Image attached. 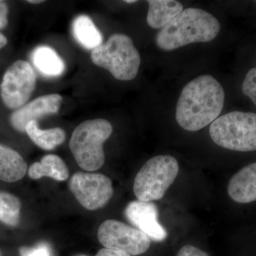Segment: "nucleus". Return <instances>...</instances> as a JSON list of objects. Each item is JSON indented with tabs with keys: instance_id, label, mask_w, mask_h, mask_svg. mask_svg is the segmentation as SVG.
<instances>
[{
	"instance_id": "dca6fc26",
	"label": "nucleus",
	"mask_w": 256,
	"mask_h": 256,
	"mask_svg": "<svg viewBox=\"0 0 256 256\" xmlns=\"http://www.w3.org/2000/svg\"><path fill=\"white\" fill-rule=\"evenodd\" d=\"M28 174L32 180L48 176L62 182L68 178L69 172L66 164L60 156L48 154L44 156L40 162L32 164L28 168Z\"/></svg>"
},
{
	"instance_id": "f03ea898",
	"label": "nucleus",
	"mask_w": 256,
	"mask_h": 256,
	"mask_svg": "<svg viewBox=\"0 0 256 256\" xmlns=\"http://www.w3.org/2000/svg\"><path fill=\"white\" fill-rule=\"evenodd\" d=\"M220 22L205 10H184L156 34V46L161 50H172L197 42H208L220 33Z\"/></svg>"
},
{
	"instance_id": "4be33fe9",
	"label": "nucleus",
	"mask_w": 256,
	"mask_h": 256,
	"mask_svg": "<svg viewBox=\"0 0 256 256\" xmlns=\"http://www.w3.org/2000/svg\"><path fill=\"white\" fill-rule=\"evenodd\" d=\"M176 256H210L207 252L192 245H186L180 249Z\"/></svg>"
},
{
	"instance_id": "423d86ee",
	"label": "nucleus",
	"mask_w": 256,
	"mask_h": 256,
	"mask_svg": "<svg viewBox=\"0 0 256 256\" xmlns=\"http://www.w3.org/2000/svg\"><path fill=\"white\" fill-rule=\"evenodd\" d=\"M178 168V160L172 156H158L148 160L134 178L133 191L138 200L152 202L162 198L176 180Z\"/></svg>"
},
{
	"instance_id": "a878e982",
	"label": "nucleus",
	"mask_w": 256,
	"mask_h": 256,
	"mask_svg": "<svg viewBox=\"0 0 256 256\" xmlns=\"http://www.w3.org/2000/svg\"><path fill=\"white\" fill-rule=\"evenodd\" d=\"M28 2L31 4H40V3L44 2V1H41V0H28Z\"/></svg>"
},
{
	"instance_id": "20e7f679",
	"label": "nucleus",
	"mask_w": 256,
	"mask_h": 256,
	"mask_svg": "<svg viewBox=\"0 0 256 256\" xmlns=\"http://www.w3.org/2000/svg\"><path fill=\"white\" fill-rule=\"evenodd\" d=\"M92 60L97 66L108 70L114 78L130 80L137 76L140 55L132 38L124 34H114L105 44L92 52Z\"/></svg>"
},
{
	"instance_id": "cd10ccee",
	"label": "nucleus",
	"mask_w": 256,
	"mask_h": 256,
	"mask_svg": "<svg viewBox=\"0 0 256 256\" xmlns=\"http://www.w3.org/2000/svg\"><path fill=\"white\" fill-rule=\"evenodd\" d=\"M0 256H1V252H0Z\"/></svg>"
},
{
	"instance_id": "1a4fd4ad",
	"label": "nucleus",
	"mask_w": 256,
	"mask_h": 256,
	"mask_svg": "<svg viewBox=\"0 0 256 256\" xmlns=\"http://www.w3.org/2000/svg\"><path fill=\"white\" fill-rule=\"evenodd\" d=\"M69 185L79 203L88 210H97L105 206L114 194L110 178L97 173H76Z\"/></svg>"
},
{
	"instance_id": "f257e3e1",
	"label": "nucleus",
	"mask_w": 256,
	"mask_h": 256,
	"mask_svg": "<svg viewBox=\"0 0 256 256\" xmlns=\"http://www.w3.org/2000/svg\"><path fill=\"white\" fill-rule=\"evenodd\" d=\"M225 94L218 80L202 75L188 82L176 108V120L186 130L198 131L218 118L223 110Z\"/></svg>"
},
{
	"instance_id": "393cba45",
	"label": "nucleus",
	"mask_w": 256,
	"mask_h": 256,
	"mask_svg": "<svg viewBox=\"0 0 256 256\" xmlns=\"http://www.w3.org/2000/svg\"><path fill=\"white\" fill-rule=\"evenodd\" d=\"M6 44H8V40H6L4 35H3L0 32V50L6 46Z\"/></svg>"
},
{
	"instance_id": "7ed1b4c3",
	"label": "nucleus",
	"mask_w": 256,
	"mask_h": 256,
	"mask_svg": "<svg viewBox=\"0 0 256 256\" xmlns=\"http://www.w3.org/2000/svg\"><path fill=\"white\" fill-rule=\"evenodd\" d=\"M112 132V124L104 119L89 120L77 126L70 138L69 148L80 168L94 172L104 166V144Z\"/></svg>"
},
{
	"instance_id": "9d476101",
	"label": "nucleus",
	"mask_w": 256,
	"mask_h": 256,
	"mask_svg": "<svg viewBox=\"0 0 256 256\" xmlns=\"http://www.w3.org/2000/svg\"><path fill=\"white\" fill-rule=\"evenodd\" d=\"M124 216L130 223L154 242H162L168 236L166 230L158 222V207L151 202H130L124 210Z\"/></svg>"
},
{
	"instance_id": "4468645a",
	"label": "nucleus",
	"mask_w": 256,
	"mask_h": 256,
	"mask_svg": "<svg viewBox=\"0 0 256 256\" xmlns=\"http://www.w3.org/2000/svg\"><path fill=\"white\" fill-rule=\"evenodd\" d=\"M31 60L35 68L46 78L60 76L65 70L63 60L50 46H37L32 50Z\"/></svg>"
},
{
	"instance_id": "39448f33",
	"label": "nucleus",
	"mask_w": 256,
	"mask_h": 256,
	"mask_svg": "<svg viewBox=\"0 0 256 256\" xmlns=\"http://www.w3.org/2000/svg\"><path fill=\"white\" fill-rule=\"evenodd\" d=\"M210 138L217 146L238 152L256 150V114L234 111L210 124Z\"/></svg>"
},
{
	"instance_id": "aec40b11",
	"label": "nucleus",
	"mask_w": 256,
	"mask_h": 256,
	"mask_svg": "<svg viewBox=\"0 0 256 256\" xmlns=\"http://www.w3.org/2000/svg\"><path fill=\"white\" fill-rule=\"evenodd\" d=\"M242 92L256 106V67L248 72L242 82Z\"/></svg>"
},
{
	"instance_id": "6e6552de",
	"label": "nucleus",
	"mask_w": 256,
	"mask_h": 256,
	"mask_svg": "<svg viewBox=\"0 0 256 256\" xmlns=\"http://www.w3.org/2000/svg\"><path fill=\"white\" fill-rule=\"evenodd\" d=\"M98 238L106 248L121 250L130 256H139L150 247V238L139 229L116 220L101 224Z\"/></svg>"
},
{
	"instance_id": "0eeeda50",
	"label": "nucleus",
	"mask_w": 256,
	"mask_h": 256,
	"mask_svg": "<svg viewBox=\"0 0 256 256\" xmlns=\"http://www.w3.org/2000/svg\"><path fill=\"white\" fill-rule=\"evenodd\" d=\"M36 82V73L31 64L23 60L15 62L5 72L0 86V96L4 105L15 110L26 105Z\"/></svg>"
},
{
	"instance_id": "f8f14e48",
	"label": "nucleus",
	"mask_w": 256,
	"mask_h": 256,
	"mask_svg": "<svg viewBox=\"0 0 256 256\" xmlns=\"http://www.w3.org/2000/svg\"><path fill=\"white\" fill-rule=\"evenodd\" d=\"M228 194L238 203L256 201V162L247 165L232 176L228 185Z\"/></svg>"
},
{
	"instance_id": "412c9836",
	"label": "nucleus",
	"mask_w": 256,
	"mask_h": 256,
	"mask_svg": "<svg viewBox=\"0 0 256 256\" xmlns=\"http://www.w3.org/2000/svg\"><path fill=\"white\" fill-rule=\"evenodd\" d=\"M20 256H53L50 246L45 242L33 247H22L20 250Z\"/></svg>"
},
{
	"instance_id": "ddd939ff",
	"label": "nucleus",
	"mask_w": 256,
	"mask_h": 256,
	"mask_svg": "<svg viewBox=\"0 0 256 256\" xmlns=\"http://www.w3.org/2000/svg\"><path fill=\"white\" fill-rule=\"evenodd\" d=\"M28 172V164L21 154L10 146L0 143V180L15 182Z\"/></svg>"
},
{
	"instance_id": "9b49d317",
	"label": "nucleus",
	"mask_w": 256,
	"mask_h": 256,
	"mask_svg": "<svg viewBox=\"0 0 256 256\" xmlns=\"http://www.w3.org/2000/svg\"><path fill=\"white\" fill-rule=\"evenodd\" d=\"M62 100L63 98L58 94H48L36 98L15 110L10 116V124L18 132H25L26 126L31 121L57 114Z\"/></svg>"
},
{
	"instance_id": "bb28decb",
	"label": "nucleus",
	"mask_w": 256,
	"mask_h": 256,
	"mask_svg": "<svg viewBox=\"0 0 256 256\" xmlns=\"http://www.w3.org/2000/svg\"><path fill=\"white\" fill-rule=\"evenodd\" d=\"M124 2L127 3V4H133V3L137 2L136 0H126L124 1Z\"/></svg>"
},
{
	"instance_id": "f3484780",
	"label": "nucleus",
	"mask_w": 256,
	"mask_h": 256,
	"mask_svg": "<svg viewBox=\"0 0 256 256\" xmlns=\"http://www.w3.org/2000/svg\"><path fill=\"white\" fill-rule=\"evenodd\" d=\"M72 34L76 41L87 50H94L102 44V34L88 16L79 15L72 24Z\"/></svg>"
},
{
	"instance_id": "2eb2a0df",
	"label": "nucleus",
	"mask_w": 256,
	"mask_h": 256,
	"mask_svg": "<svg viewBox=\"0 0 256 256\" xmlns=\"http://www.w3.org/2000/svg\"><path fill=\"white\" fill-rule=\"evenodd\" d=\"M146 22L153 28H162L183 11V6L174 0H149Z\"/></svg>"
},
{
	"instance_id": "5701e85b",
	"label": "nucleus",
	"mask_w": 256,
	"mask_h": 256,
	"mask_svg": "<svg viewBox=\"0 0 256 256\" xmlns=\"http://www.w3.org/2000/svg\"><path fill=\"white\" fill-rule=\"evenodd\" d=\"M8 6L4 2L0 1V30L6 28L8 24Z\"/></svg>"
},
{
	"instance_id": "a211bd4d",
	"label": "nucleus",
	"mask_w": 256,
	"mask_h": 256,
	"mask_svg": "<svg viewBox=\"0 0 256 256\" xmlns=\"http://www.w3.org/2000/svg\"><path fill=\"white\" fill-rule=\"evenodd\" d=\"M25 132L37 146L45 150H52L64 142L66 133L62 128H54L43 130L38 128L36 121L28 122Z\"/></svg>"
},
{
	"instance_id": "6ab92c4d",
	"label": "nucleus",
	"mask_w": 256,
	"mask_h": 256,
	"mask_svg": "<svg viewBox=\"0 0 256 256\" xmlns=\"http://www.w3.org/2000/svg\"><path fill=\"white\" fill-rule=\"evenodd\" d=\"M21 206L18 197L0 192V222L10 226H16L20 222Z\"/></svg>"
},
{
	"instance_id": "b1692460",
	"label": "nucleus",
	"mask_w": 256,
	"mask_h": 256,
	"mask_svg": "<svg viewBox=\"0 0 256 256\" xmlns=\"http://www.w3.org/2000/svg\"><path fill=\"white\" fill-rule=\"evenodd\" d=\"M95 256H132L127 252L121 250H114V249L102 248L98 252Z\"/></svg>"
}]
</instances>
